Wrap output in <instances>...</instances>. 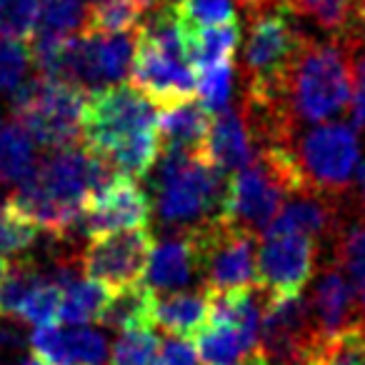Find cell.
<instances>
[{"mask_svg":"<svg viewBox=\"0 0 365 365\" xmlns=\"http://www.w3.org/2000/svg\"><path fill=\"white\" fill-rule=\"evenodd\" d=\"M193 255V270L203 278V290L250 288L255 283V248L258 238L240 230L220 215L182 230Z\"/></svg>","mask_w":365,"mask_h":365,"instance_id":"9","label":"cell"},{"mask_svg":"<svg viewBox=\"0 0 365 365\" xmlns=\"http://www.w3.org/2000/svg\"><path fill=\"white\" fill-rule=\"evenodd\" d=\"M33 58L28 41L0 33V93H11L26 81Z\"/></svg>","mask_w":365,"mask_h":365,"instance_id":"33","label":"cell"},{"mask_svg":"<svg viewBox=\"0 0 365 365\" xmlns=\"http://www.w3.org/2000/svg\"><path fill=\"white\" fill-rule=\"evenodd\" d=\"M41 0H3L0 3V33L31 41L38 26Z\"/></svg>","mask_w":365,"mask_h":365,"instance_id":"35","label":"cell"},{"mask_svg":"<svg viewBox=\"0 0 365 365\" xmlns=\"http://www.w3.org/2000/svg\"><path fill=\"white\" fill-rule=\"evenodd\" d=\"M88 0H41L38 26L33 33L48 36H76L86 23Z\"/></svg>","mask_w":365,"mask_h":365,"instance_id":"30","label":"cell"},{"mask_svg":"<svg viewBox=\"0 0 365 365\" xmlns=\"http://www.w3.org/2000/svg\"><path fill=\"white\" fill-rule=\"evenodd\" d=\"M160 3H173V6H175V3H180V0H160Z\"/></svg>","mask_w":365,"mask_h":365,"instance_id":"45","label":"cell"},{"mask_svg":"<svg viewBox=\"0 0 365 365\" xmlns=\"http://www.w3.org/2000/svg\"><path fill=\"white\" fill-rule=\"evenodd\" d=\"M155 108L138 88L123 83L91 93L81 118L83 145L108 160L118 175L140 180L160 155Z\"/></svg>","mask_w":365,"mask_h":365,"instance_id":"2","label":"cell"},{"mask_svg":"<svg viewBox=\"0 0 365 365\" xmlns=\"http://www.w3.org/2000/svg\"><path fill=\"white\" fill-rule=\"evenodd\" d=\"M13 365H46V363H41V360L33 355V358H23V360H18V363H13Z\"/></svg>","mask_w":365,"mask_h":365,"instance_id":"43","label":"cell"},{"mask_svg":"<svg viewBox=\"0 0 365 365\" xmlns=\"http://www.w3.org/2000/svg\"><path fill=\"white\" fill-rule=\"evenodd\" d=\"M21 348H23V335L16 328H0V353L21 350Z\"/></svg>","mask_w":365,"mask_h":365,"instance_id":"40","label":"cell"},{"mask_svg":"<svg viewBox=\"0 0 365 365\" xmlns=\"http://www.w3.org/2000/svg\"><path fill=\"white\" fill-rule=\"evenodd\" d=\"M182 41H185V56H188L193 71L218 66V63L235 61L240 26L238 21H228L218 23V26L182 28Z\"/></svg>","mask_w":365,"mask_h":365,"instance_id":"22","label":"cell"},{"mask_svg":"<svg viewBox=\"0 0 365 365\" xmlns=\"http://www.w3.org/2000/svg\"><path fill=\"white\" fill-rule=\"evenodd\" d=\"M3 123H6V120H3V118H0V128H3Z\"/></svg>","mask_w":365,"mask_h":365,"instance_id":"46","label":"cell"},{"mask_svg":"<svg viewBox=\"0 0 365 365\" xmlns=\"http://www.w3.org/2000/svg\"><path fill=\"white\" fill-rule=\"evenodd\" d=\"M318 338L308 300L295 295H268L260 318V355L268 365H303L305 353Z\"/></svg>","mask_w":365,"mask_h":365,"instance_id":"13","label":"cell"},{"mask_svg":"<svg viewBox=\"0 0 365 365\" xmlns=\"http://www.w3.org/2000/svg\"><path fill=\"white\" fill-rule=\"evenodd\" d=\"M8 270H11V263H8L6 255H0V283H3V278H6Z\"/></svg>","mask_w":365,"mask_h":365,"instance_id":"42","label":"cell"},{"mask_svg":"<svg viewBox=\"0 0 365 365\" xmlns=\"http://www.w3.org/2000/svg\"><path fill=\"white\" fill-rule=\"evenodd\" d=\"M290 155L300 190L343 198L360 160L358 130L348 123H320L300 138H293Z\"/></svg>","mask_w":365,"mask_h":365,"instance_id":"8","label":"cell"},{"mask_svg":"<svg viewBox=\"0 0 365 365\" xmlns=\"http://www.w3.org/2000/svg\"><path fill=\"white\" fill-rule=\"evenodd\" d=\"M61 298H63V288L56 278L46 273H41V278L36 280L28 295L23 298L21 308H18L16 318L23 323L31 325H53L58 323V310H61Z\"/></svg>","mask_w":365,"mask_h":365,"instance_id":"29","label":"cell"},{"mask_svg":"<svg viewBox=\"0 0 365 365\" xmlns=\"http://www.w3.org/2000/svg\"><path fill=\"white\" fill-rule=\"evenodd\" d=\"M31 348L46 365H103L108 360V343L98 330L61 323L38 325L31 335Z\"/></svg>","mask_w":365,"mask_h":365,"instance_id":"16","label":"cell"},{"mask_svg":"<svg viewBox=\"0 0 365 365\" xmlns=\"http://www.w3.org/2000/svg\"><path fill=\"white\" fill-rule=\"evenodd\" d=\"M33 138L18 123L0 128V182H21L33 170Z\"/></svg>","mask_w":365,"mask_h":365,"instance_id":"28","label":"cell"},{"mask_svg":"<svg viewBox=\"0 0 365 365\" xmlns=\"http://www.w3.org/2000/svg\"><path fill=\"white\" fill-rule=\"evenodd\" d=\"M320 243L295 230L268 228L258 235L255 283L268 295H295L318 268Z\"/></svg>","mask_w":365,"mask_h":365,"instance_id":"11","label":"cell"},{"mask_svg":"<svg viewBox=\"0 0 365 365\" xmlns=\"http://www.w3.org/2000/svg\"><path fill=\"white\" fill-rule=\"evenodd\" d=\"M153 235L148 228H125L123 233H103L88 238L81 253V268L86 278L98 280L108 290L133 285L143 278L153 253Z\"/></svg>","mask_w":365,"mask_h":365,"instance_id":"12","label":"cell"},{"mask_svg":"<svg viewBox=\"0 0 365 365\" xmlns=\"http://www.w3.org/2000/svg\"><path fill=\"white\" fill-rule=\"evenodd\" d=\"M365 43L328 38L303 43L280 88V108L300 130L305 123H325L348 108L353 53Z\"/></svg>","mask_w":365,"mask_h":365,"instance_id":"3","label":"cell"},{"mask_svg":"<svg viewBox=\"0 0 365 365\" xmlns=\"http://www.w3.org/2000/svg\"><path fill=\"white\" fill-rule=\"evenodd\" d=\"M208 323V293H155L153 305V325L168 335H180V338H195L198 330Z\"/></svg>","mask_w":365,"mask_h":365,"instance_id":"20","label":"cell"},{"mask_svg":"<svg viewBox=\"0 0 365 365\" xmlns=\"http://www.w3.org/2000/svg\"><path fill=\"white\" fill-rule=\"evenodd\" d=\"M182 28L218 26V23L235 21L233 0H180L175 3Z\"/></svg>","mask_w":365,"mask_h":365,"instance_id":"34","label":"cell"},{"mask_svg":"<svg viewBox=\"0 0 365 365\" xmlns=\"http://www.w3.org/2000/svg\"><path fill=\"white\" fill-rule=\"evenodd\" d=\"M295 18H305L330 38L365 43V0H283Z\"/></svg>","mask_w":365,"mask_h":365,"instance_id":"19","label":"cell"},{"mask_svg":"<svg viewBox=\"0 0 365 365\" xmlns=\"http://www.w3.org/2000/svg\"><path fill=\"white\" fill-rule=\"evenodd\" d=\"M330 260H335L350 275L360 315L365 320V218L348 215L330 243Z\"/></svg>","mask_w":365,"mask_h":365,"instance_id":"24","label":"cell"},{"mask_svg":"<svg viewBox=\"0 0 365 365\" xmlns=\"http://www.w3.org/2000/svg\"><path fill=\"white\" fill-rule=\"evenodd\" d=\"M155 163V210L165 228L182 233L220 215L225 180L218 168L175 153L158 155Z\"/></svg>","mask_w":365,"mask_h":365,"instance_id":"6","label":"cell"},{"mask_svg":"<svg viewBox=\"0 0 365 365\" xmlns=\"http://www.w3.org/2000/svg\"><path fill=\"white\" fill-rule=\"evenodd\" d=\"M63 298L61 310H58V323L66 325H81L93 323L101 318V310L106 305L110 290L91 278H76V273L68 275L61 283Z\"/></svg>","mask_w":365,"mask_h":365,"instance_id":"25","label":"cell"},{"mask_svg":"<svg viewBox=\"0 0 365 365\" xmlns=\"http://www.w3.org/2000/svg\"><path fill=\"white\" fill-rule=\"evenodd\" d=\"M150 200L133 178L115 175L83 203L76 230L86 238L125 228H148Z\"/></svg>","mask_w":365,"mask_h":365,"instance_id":"14","label":"cell"},{"mask_svg":"<svg viewBox=\"0 0 365 365\" xmlns=\"http://www.w3.org/2000/svg\"><path fill=\"white\" fill-rule=\"evenodd\" d=\"M115 175L108 160L86 145L56 148L18 182L6 205L38 230L68 238L76 230L83 203Z\"/></svg>","mask_w":365,"mask_h":365,"instance_id":"1","label":"cell"},{"mask_svg":"<svg viewBox=\"0 0 365 365\" xmlns=\"http://www.w3.org/2000/svg\"><path fill=\"white\" fill-rule=\"evenodd\" d=\"M138 0H88L83 33H123L135 31L145 18Z\"/></svg>","mask_w":365,"mask_h":365,"instance_id":"27","label":"cell"},{"mask_svg":"<svg viewBox=\"0 0 365 365\" xmlns=\"http://www.w3.org/2000/svg\"><path fill=\"white\" fill-rule=\"evenodd\" d=\"M158 335L150 328H130L120 330V338L113 345L110 363L113 365H155L158 355Z\"/></svg>","mask_w":365,"mask_h":365,"instance_id":"32","label":"cell"},{"mask_svg":"<svg viewBox=\"0 0 365 365\" xmlns=\"http://www.w3.org/2000/svg\"><path fill=\"white\" fill-rule=\"evenodd\" d=\"M198 350L190 338H180V335H173L165 343L158 345L155 365H198Z\"/></svg>","mask_w":365,"mask_h":365,"instance_id":"37","label":"cell"},{"mask_svg":"<svg viewBox=\"0 0 365 365\" xmlns=\"http://www.w3.org/2000/svg\"><path fill=\"white\" fill-rule=\"evenodd\" d=\"M38 228L16 215L6 203H0V255H18L33 248Z\"/></svg>","mask_w":365,"mask_h":365,"instance_id":"36","label":"cell"},{"mask_svg":"<svg viewBox=\"0 0 365 365\" xmlns=\"http://www.w3.org/2000/svg\"><path fill=\"white\" fill-rule=\"evenodd\" d=\"M138 3H140V6L145 8V11H153V8H155L158 3H160V0H138Z\"/></svg>","mask_w":365,"mask_h":365,"instance_id":"44","label":"cell"},{"mask_svg":"<svg viewBox=\"0 0 365 365\" xmlns=\"http://www.w3.org/2000/svg\"><path fill=\"white\" fill-rule=\"evenodd\" d=\"M265 3H270V0H238V6L243 8V11H255V8L265 6Z\"/></svg>","mask_w":365,"mask_h":365,"instance_id":"41","label":"cell"},{"mask_svg":"<svg viewBox=\"0 0 365 365\" xmlns=\"http://www.w3.org/2000/svg\"><path fill=\"white\" fill-rule=\"evenodd\" d=\"M130 86L158 108L195 98V71L185 56L182 23L173 3H158L135 31Z\"/></svg>","mask_w":365,"mask_h":365,"instance_id":"4","label":"cell"},{"mask_svg":"<svg viewBox=\"0 0 365 365\" xmlns=\"http://www.w3.org/2000/svg\"><path fill=\"white\" fill-rule=\"evenodd\" d=\"M230 93H233V61L195 71V96L208 113L228 108Z\"/></svg>","mask_w":365,"mask_h":365,"instance_id":"31","label":"cell"},{"mask_svg":"<svg viewBox=\"0 0 365 365\" xmlns=\"http://www.w3.org/2000/svg\"><path fill=\"white\" fill-rule=\"evenodd\" d=\"M303 365H365V323L325 338H315Z\"/></svg>","mask_w":365,"mask_h":365,"instance_id":"26","label":"cell"},{"mask_svg":"<svg viewBox=\"0 0 365 365\" xmlns=\"http://www.w3.org/2000/svg\"><path fill=\"white\" fill-rule=\"evenodd\" d=\"M148 288L153 293H168L188 285L193 270V255L185 233H170L165 240L153 245L150 260H148Z\"/></svg>","mask_w":365,"mask_h":365,"instance_id":"21","label":"cell"},{"mask_svg":"<svg viewBox=\"0 0 365 365\" xmlns=\"http://www.w3.org/2000/svg\"><path fill=\"white\" fill-rule=\"evenodd\" d=\"M350 118L365 130V46L353 53V83H350Z\"/></svg>","mask_w":365,"mask_h":365,"instance_id":"38","label":"cell"},{"mask_svg":"<svg viewBox=\"0 0 365 365\" xmlns=\"http://www.w3.org/2000/svg\"><path fill=\"white\" fill-rule=\"evenodd\" d=\"M293 193V182L285 178V173L270 160L255 155L253 163L225 180L220 218L258 238L273 223L285 198Z\"/></svg>","mask_w":365,"mask_h":365,"instance_id":"10","label":"cell"},{"mask_svg":"<svg viewBox=\"0 0 365 365\" xmlns=\"http://www.w3.org/2000/svg\"><path fill=\"white\" fill-rule=\"evenodd\" d=\"M248 16V38L243 48V103L280 108V88L295 56L308 41V33L300 28L298 18L283 0H270Z\"/></svg>","mask_w":365,"mask_h":365,"instance_id":"5","label":"cell"},{"mask_svg":"<svg viewBox=\"0 0 365 365\" xmlns=\"http://www.w3.org/2000/svg\"><path fill=\"white\" fill-rule=\"evenodd\" d=\"M258 150L253 145V138L245 125V118L240 108H223L210 118L208 135H205L203 160L215 165L220 173H235L255 160Z\"/></svg>","mask_w":365,"mask_h":365,"instance_id":"18","label":"cell"},{"mask_svg":"<svg viewBox=\"0 0 365 365\" xmlns=\"http://www.w3.org/2000/svg\"><path fill=\"white\" fill-rule=\"evenodd\" d=\"M153 305H155V293L148 285L133 283L125 288L110 290L98 320L106 328L115 330L153 328Z\"/></svg>","mask_w":365,"mask_h":365,"instance_id":"23","label":"cell"},{"mask_svg":"<svg viewBox=\"0 0 365 365\" xmlns=\"http://www.w3.org/2000/svg\"><path fill=\"white\" fill-rule=\"evenodd\" d=\"M353 180H350L348 190H345L343 200L350 215H360L365 218V155L358 160V170H353Z\"/></svg>","mask_w":365,"mask_h":365,"instance_id":"39","label":"cell"},{"mask_svg":"<svg viewBox=\"0 0 365 365\" xmlns=\"http://www.w3.org/2000/svg\"><path fill=\"white\" fill-rule=\"evenodd\" d=\"M308 310L318 338L343 333V330L365 323L363 315H360L353 283L335 260H328L320 268L315 288L308 300Z\"/></svg>","mask_w":365,"mask_h":365,"instance_id":"15","label":"cell"},{"mask_svg":"<svg viewBox=\"0 0 365 365\" xmlns=\"http://www.w3.org/2000/svg\"><path fill=\"white\" fill-rule=\"evenodd\" d=\"M16 123L43 148L76 145L81 138V118L86 93L58 78L36 76L11 91Z\"/></svg>","mask_w":365,"mask_h":365,"instance_id":"7","label":"cell"},{"mask_svg":"<svg viewBox=\"0 0 365 365\" xmlns=\"http://www.w3.org/2000/svg\"><path fill=\"white\" fill-rule=\"evenodd\" d=\"M208 125V110L200 103H195L193 98L163 106L155 120L160 155L175 153V155L203 158Z\"/></svg>","mask_w":365,"mask_h":365,"instance_id":"17","label":"cell"}]
</instances>
